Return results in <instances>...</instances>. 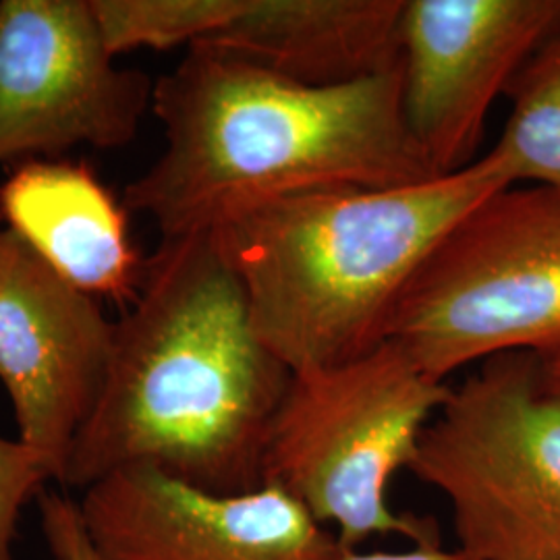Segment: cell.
<instances>
[{
	"mask_svg": "<svg viewBox=\"0 0 560 560\" xmlns=\"http://www.w3.org/2000/svg\"><path fill=\"white\" fill-rule=\"evenodd\" d=\"M291 376L254 332L214 231L161 237L115 322L106 381L60 488L150 465L212 494L258 490Z\"/></svg>",
	"mask_w": 560,
	"mask_h": 560,
	"instance_id": "6da1fadb",
	"label": "cell"
},
{
	"mask_svg": "<svg viewBox=\"0 0 560 560\" xmlns=\"http://www.w3.org/2000/svg\"><path fill=\"white\" fill-rule=\"evenodd\" d=\"M164 152L122 196L162 237L214 229L256 201L328 187L395 189L436 177L402 108L399 69L307 88L206 42L154 81Z\"/></svg>",
	"mask_w": 560,
	"mask_h": 560,
	"instance_id": "7a4b0ae2",
	"label": "cell"
},
{
	"mask_svg": "<svg viewBox=\"0 0 560 560\" xmlns=\"http://www.w3.org/2000/svg\"><path fill=\"white\" fill-rule=\"evenodd\" d=\"M492 154L395 187H328L256 201L214 229L254 332L291 372L360 360L388 340L402 293L439 241L511 187Z\"/></svg>",
	"mask_w": 560,
	"mask_h": 560,
	"instance_id": "3957f363",
	"label": "cell"
},
{
	"mask_svg": "<svg viewBox=\"0 0 560 560\" xmlns=\"http://www.w3.org/2000/svg\"><path fill=\"white\" fill-rule=\"evenodd\" d=\"M448 390L395 340L360 360L293 374L268 436L264 486L335 525L342 550L374 536L439 544L436 523L397 513L388 492Z\"/></svg>",
	"mask_w": 560,
	"mask_h": 560,
	"instance_id": "277c9868",
	"label": "cell"
},
{
	"mask_svg": "<svg viewBox=\"0 0 560 560\" xmlns=\"http://www.w3.org/2000/svg\"><path fill=\"white\" fill-rule=\"evenodd\" d=\"M388 340L444 382L504 353H560V191L506 187L467 212L402 293Z\"/></svg>",
	"mask_w": 560,
	"mask_h": 560,
	"instance_id": "5b68a950",
	"label": "cell"
},
{
	"mask_svg": "<svg viewBox=\"0 0 560 560\" xmlns=\"http://www.w3.org/2000/svg\"><path fill=\"white\" fill-rule=\"evenodd\" d=\"M409 471L453 509L474 560H560V395L534 353H504L448 390Z\"/></svg>",
	"mask_w": 560,
	"mask_h": 560,
	"instance_id": "8992f818",
	"label": "cell"
},
{
	"mask_svg": "<svg viewBox=\"0 0 560 560\" xmlns=\"http://www.w3.org/2000/svg\"><path fill=\"white\" fill-rule=\"evenodd\" d=\"M152 96L143 71L115 65L92 0L0 2V162L125 148Z\"/></svg>",
	"mask_w": 560,
	"mask_h": 560,
	"instance_id": "52a82bcc",
	"label": "cell"
},
{
	"mask_svg": "<svg viewBox=\"0 0 560 560\" xmlns=\"http://www.w3.org/2000/svg\"><path fill=\"white\" fill-rule=\"evenodd\" d=\"M115 322L9 226L0 237V382L20 439L59 483L101 397Z\"/></svg>",
	"mask_w": 560,
	"mask_h": 560,
	"instance_id": "ba28073f",
	"label": "cell"
},
{
	"mask_svg": "<svg viewBox=\"0 0 560 560\" xmlns=\"http://www.w3.org/2000/svg\"><path fill=\"white\" fill-rule=\"evenodd\" d=\"M560 32V0H405L402 108L436 177L478 161L494 101Z\"/></svg>",
	"mask_w": 560,
	"mask_h": 560,
	"instance_id": "9c48e42d",
	"label": "cell"
},
{
	"mask_svg": "<svg viewBox=\"0 0 560 560\" xmlns=\"http://www.w3.org/2000/svg\"><path fill=\"white\" fill-rule=\"evenodd\" d=\"M78 511L101 560H337L345 552L275 486L212 494L150 465L81 490Z\"/></svg>",
	"mask_w": 560,
	"mask_h": 560,
	"instance_id": "30bf717a",
	"label": "cell"
},
{
	"mask_svg": "<svg viewBox=\"0 0 560 560\" xmlns=\"http://www.w3.org/2000/svg\"><path fill=\"white\" fill-rule=\"evenodd\" d=\"M0 210L60 277L127 310L145 258L129 237L127 208L80 162L25 161L0 185Z\"/></svg>",
	"mask_w": 560,
	"mask_h": 560,
	"instance_id": "8fae6325",
	"label": "cell"
},
{
	"mask_svg": "<svg viewBox=\"0 0 560 560\" xmlns=\"http://www.w3.org/2000/svg\"><path fill=\"white\" fill-rule=\"evenodd\" d=\"M402 13L405 0H247L200 42L307 88H345L399 69Z\"/></svg>",
	"mask_w": 560,
	"mask_h": 560,
	"instance_id": "7c38bea8",
	"label": "cell"
},
{
	"mask_svg": "<svg viewBox=\"0 0 560 560\" xmlns=\"http://www.w3.org/2000/svg\"><path fill=\"white\" fill-rule=\"evenodd\" d=\"M506 96L511 115L490 152L513 185L529 180L560 191V32L521 67Z\"/></svg>",
	"mask_w": 560,
	"mask_h": 560,
	"instance_id": "4fadbf2b",
	"label": "cell"
},
{
	"mask_svg": "<svg viewBox=\"0 0 560 560\" xmlns=\"http://www.w3.org/2000/svg\"><path fill=\"white\" fill-rule=\"evenodd\" d=\"M247 0H92L106 48H187L235 20Z\"/></svg>",
	"mask_w": 560,
	"mask_h": 560,
	"instance_id": "5bb4252c",
	"label": "cell"
},
{
	"mask_svg": "<svg viewBox=\"0 0 560 560\" xmlns=\"http://www.w3.org/2000/svg\"><path fill=\"white\" fill-rule=\"evenodd\" d=\"M50 476L23 442L0 436V560H18L15 541L23 509L38 501Z\"/></svg>",
	"mask_w": 560,
	"mask_h": 560,
	"instance_id": "9a60e30c",
	"label": "cell"
},
{
	"mask_svg": "<svg viewBox=\"0 0 560 560\" xmlns=\"http://www.w3.org/2000/svg\"><path fill=\"white\" fill-rule=\"evenodd\" d=\"M42 534L55 560H101L80 520L78 502L44 490L38 497Z\"/></svg>",
	"mask_w": 560,
	"mask_h": 560,
	"instance_id": "2e32d148",
	"label": "cell"
},
{
	"mask_svg": "<svg viewBox=\"0 0 560 560\" xmlns=\"http://www.w3.org/2000/svg\"><path fill=\"white\" fill-rule=\"evenodd\" d=\"M337 560H474L460 552L459 548L455 550H444L441 544H423L416 546L411 550L402 552H358V550H345Z\"/></svg>",
	"mask_w": 560,
	"mask_h": 560,
	"instance_id": "e0dca14e",
	"label": "cell"
},
{
	"mask_svg": "<svg viewBox=\"0 0 560 560\" xmlns=\"http://www.w3.org/2000/svg\"><path fill=\"white\" fill-rule=\"evenodd\" d=\"M546 382L560 395V353L552 358H540Z\"/></svg>",
	"mask_w": 560,
	"mask_h": 560,
	"instance_id": "ac0fdd59",
	"label": "cell"
},
{
	"mask_svg": "<svg viewBox=\"0 0 560 560\" xmlns=\"http://www.w3.org/2000/svg\"><path fill=\"white\" fill-rule=\"evenodd\" d=\"M2 222H4V214H2V210H0V237H2V233H4V226H2Z\"/></svg>",
	"mask_w": 560,
	"mask_h": 560,
	"instance_id": "d6986e66",
	"label": "cell"
}]
</instances>
